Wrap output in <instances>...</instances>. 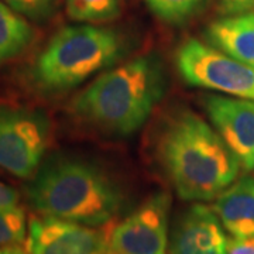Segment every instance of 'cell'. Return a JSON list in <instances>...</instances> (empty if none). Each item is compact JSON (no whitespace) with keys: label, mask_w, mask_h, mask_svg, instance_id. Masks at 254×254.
<instances>
[{"label":"cell","mask_w":254,"mask_h":254,"mask_svg":"<svg viewBox=\"0 0 254 254\" xmlns=\"http://www.w3.org/2000/svg\"><path fill=\"white\" fill-rule=\"evenodd\" d=\"M37 215L86 226L108 225L123 208V193L99 165L71 154L44 160L26 187Z\"/></svg>","instance_id":"obj_1"},{"label":"cell","mask_w":254,"mask_h":254,"mask_svg":"<svg viewBox=\"0 0 254 254\" xmlns=\"http://www.w3.org/2000/svg\"><path fill=\"white\" fill-rule=\"evenodd\" d=\"M158 154L178 196L210 200L237 180L240 163L212 125L190 110L165 123Z\"/></svg>","instance_id":"obj_2"},{"label":"cell","mask_w":254,"mask_h":254,"mask_svg":"<svg viewBox=\"0 0 254 254\" xmlns=\"http://www.w3.org/2000/svg\"><path fill=\"white\" fill-rule=\"evenodd\" d=\"M165 69L155 55H141L99 75L73 99L78 118L100 130L128 136L147 122L163 99Z\"/></svg>","instance_id":"obj_3"},{"label":"cell","mask_w":254,"mask_h":254,"mask_svg":"<svg viewBox=\"0 0 254 254\" xmlns=\"http://www.w3.org/2000/svg\"><path fill=\"white\" fill-rule=\"evenodd\" d=\"M125 48L123 38L110 28L91 24L64 27L37 57L31 81L47 93L69 91L118 63Z\"/></svg>","instance_id":"obj_4"},{"label":"cell","mask_w":254,"mask_h":254,"mask_svg":"<svg viewBox=\"0 0 254 254\" xmlns=\"http://www.w3.org/2000/svg\"><path fill=\"white\" fill-rule=\"evenodd\" d=\"M51 141L46 112L0 103V167L17 178L30 180L44 161Z\"/></svg>","instance_id":"obj_5"},{"label":"cell","mask_w":254,"mask_h":254,"mask_svg":"<svg viewBox=\"0 0 254 254\" xmlns=\"http://www.w3.org/2000/svg\"><path fill=\"white\" fill-rule=\"evenodd\" d=\"M177 69L190 86L254 100V66L240 63L196 38L177 51Z\"/></svg>","instance_id":"obj_6"},{"label":"cell","mask_w":254,"mask_h":254,"mask_svg":"<svg viewBox=\"0 0 254 254\" xmlns=\"http://www.w3.org/2000/svg\"><path fill=\"white\" fill-rule=\"evenodd\" d=\"M171 196L158 192L109 233L105 254H168Z\"/></svg>","instance_id":"obj_7"},{"label":"cell","mask_w":254,"mask_h":254,"mask_svg":"<svg viewBox=\"0 0 254 254\" xmlns=\"http://www.w3.org/2000/svg\"><path fill=\"white\" fill-rule=\"evenodd\" d=\"M109 233L64 219L37 215L28 222V254H105Z\"/></svg>","instance_id":"obj_8"},{"label":"cell","mask_w":254,"mask_h":254,"mask_svg":"<svg viewBox=\"0 0 254 254\" xmlns=\"http://www.w3.org/2000/svg\"><path fill=\"white\" fill-rule=\"evenodd\" d=\"M215 130L246 171L254 170V100L208 95L203 99Z\"/></svg>","instance_id":"obj_9"},{"label":"cell","mask_w":254,"mask_h":254,"mask_svg":"<svg viewBox=\"0 0 254 254\" xmlns=\"http://www.w3.org/2000/svg\"><path fill=\"white\" fill-rule=\"evenodd\" d=\"M229 239L213 208L193 203L174 222L170 254H227Z\"/></svg>","instance_id":"obj_10"},{"label":"cell","mask_w":254,"mask_h":254,"mask_svg":"<svg viewBox=\"0 0 254 254\" xmlns=\"http://www.w3.org/2000/svg\"><path fill=\"white\" fill-rule=\"evenodd\" d=\"M232 239L254 240V178L243 175L218 195L213 205Z\"/></svg>","instance_id":"obj_11"},{"label":"cell","mask_w":254,"mask_h":254,"mask_svg":"<svg viewBox=\"0 0 254 254\" xmlns=\"http://www.w3.org/2000/svg\"><path fill=\"white\" fill-rule=\"evenodd\" d=\"M205 38L209 46L254 66V11L223 16L212 21Z\"/></svg>","instance_id":"obj_12"},{"label":"cell","mask_w":254,"mask_h":254,"mask_svg":"<svg viewBox=\"0 0 254 254\" xmlns=\"http://www.w3.org/2000/svg\"><path fill=\"white\" fill-rule=\"evenodd\" d=\"M33 37L34 31L24 17L0 1V63L21 54Z\"/></svg>","instance_id":"obj_13"},{"label":"cell","mask_w":254,"mask_h":254,"mask_svg":"<svg viewBox=\"0 0 254 254\" xmlns=\"http://www.w3.org/2000/svg\"><path fill=\"white\" fill-rule=\"evenodd\" d=\"M68 16L81 23H105L120 13V0H65Z\"/></svg>","instance_id":"obj_14"},{"label":"cell","mask_w":254,"mask_h":254,"mask_svg":"<svg viewBox=\"0 0 254 254\" xmlns=\"http://www.w3.org/2000/svg\"><path fill=\"white\" fill-rule=\"evenodd\" d=\"M145 3L160 20L170 24H182L202 9L205 0H145Z\"/></svg>","instance_id":"obj_15"},{"label":"cell","mask_w":254,"mask_h":254,"mask_svg":"<svg viewBox=\"0 0 254 254\" xmlns=\"http://www.w3.org/2000/svg\"><path fill=\"white\" fill-rule=\"evenodd\" d=\"M27 230V220L23 209L20 206H0V247L21 245L26 240Z\"/></svg>","instance_id":"obj_16"},{"label":"cell","mask_w":254,"mask_h":254,"mask_svg":"<svg viewBox=\"0 0 254 254\" xmlns=\"http://www.w3.org/2000/svg\"><path fill=\"white\" fill-rule=\"evenodd\" d=\"M10 9L34 21L51 17L60 4V0H0Z\"/></svg>","instance_id":"obj_17"},{"label":"cell","mask_w":254,"mask_h":254,"mask_svg":"<svg viewBox=\"0 0 254 254\" xmlns=\"http://www.w3.org/2000/svg\"><path fill=\"white\" fill-rule=\"evenodd\" d=\"M216 6L223 16H233L253 11L254 0H216Z\"/></svg>","instance_id":"obj_18"},{"label":"cell","mask_w":254,"mask_h":254,"mask_svg":"<svg viewBox=\"0 0 254 254\" xmlns=\"http://www.w3.org/2000/svg\"><path fill=\"white\" fill-rule=\"evenodd\" d=\"M18 192L9 185L0 182V206L1 208H14L18 206Z\"/></svg>","instance_id":"obj_19"},{"label":"cell","mask_w":254,"mask_h":254,"mask_svg":"<svg viewBox=\"0 0 254 254\" xmlns=\"http://www.w3.org/2000/svg\"><path fill=\"white\" fill-rule=\"evenodd\" d=\"M227 254H254V240L229 239Z\"/></svg>","instance_id":"obj_20"},{"label":"cell","mask_w":254,"mask_h":254,"mask_svg":"<svg viewBox=\"0 0 254 254\" xmlns=\"http://www.w3.org/2000/svg\"><path fill=\"white\" fill-rule=\"evenodd\" d=\"M0 254H28L27 250H24L20 245H10L0 247Z\"/></svg>","instance_id":"obj_21"}]
</instances>
